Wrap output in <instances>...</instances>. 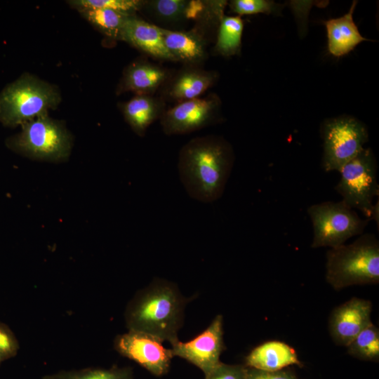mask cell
<instances>
[{"label": "cell", "mask_w": 379, "mask_h": 379, "mask_svg": "<svg viewBox=\"0 0 379 379\" xmlns=\"http://www.w3.org/2000/svg\"><path fill=\"white\" fill-rule=\"evenodd\" d=\"M234 164L230 144L215 135L197 137L182 147L178 170L180 180L193 199L211 203L221 197Z\"/></svg>", "instance_id": "1"}, {"label": "cell", "mask_w": 379, "mask_h": 379, "mask_svg": "<svg viewBox=\"0 0 379 379\" xmlns=\"http://www.w3.org/2000/svg\"><path fill=\"white\" fill-rule=\"evenodd\" d=\"M188 301L173 283L155 279L128 305L125 313L127 328L171 343L178 339Z\"/></svg>", "instance_id": "2"}, {"label": "cell", "mask_w": 379, "mask_h": 379, "mask_svg": "<svg viewBox=\"0 0 379 379\" xmlns=\"http://www.w3.org/2000/svg\"><path fill=\"white\" fill-rule=\"evenodd\" d=\"M326 280L335 290L379 282V241L364 234L326 253Z\"/></svg>", "instance_id": "3"}, {"label": "cell", "mask_w": 379, "mask_h": 379, "mask_svg": "<svg viewBox=\"0 0 379 379\" xmlns=\"http://www.w3.org/2000/svg\"><path fill=\"white\" fill-rule=\"evenodd\" d=\"M57 90L47 83L26 75L6 87L0 95V121L15 127L55 108L60 102Z\"/></svg>", "instance_id": "4"}, {"label": "cell", "mask_w": 379, "mask_h": 379, "mask_svg": "<svg viewBox=\"0 0 379 379\" xmlns=\"http://www.w3.org/2000/svg\"><path fill=\"white\" fill-rule=\"evenodd\" d=\"M338 172L340 179L335 189L343 201L361 211L366 219H374L378 224V201L375 205L373 201L378 196L379 185L376 161L371 149H364Z\"/></svg>", "instance_id": "5"}, {"label": "cell", "mask_w": 379, "mask_h": 379, "mask_svg": "<svg viewBox=\"0 0 379 379\" xmlns=\"http://www.w3.org/2000/svg\"><path fill=\"white\" fill-rule=\"evenodd\" d=\"M11 149L27 157L48 161L65 160L71 149V138L65 128L47 114L22 125L20 133L8 139Z\"/></svg>", "instance_id": "6"}, {"label": "cell", "mask_w": 379, "mask_h": 379, "mask_svg": "<svg viewBox=\"0 0 379 379\" xmlns=\"http://www.w3.org/2000/svg\"><path fill=\"white\" fill-rule=\"evenodd\" d=\"M313 227L312 248H334L350 238L361 234L368 219L361 218L343 200L313 204L307 209Z\"/></svg>", "instance_id": "7"}, {"label": "cell", "mask_w": 379, "mask_h": 379, "mask_svg": "<svg viewBox=\"0 0 379 379\" xmlns=\"http://www.w3.org/2000/svg\"><path fill=\"white\" fill-rule=\"evenodd\" d=\"M322 166L327 171H338L364 148L368 140L366 128L351 118L326 121L324 126Z\"/></svg>", "instance_id": "8"}, {"label": "cell", "mask_w": 379, "mask_h": 379, "mask_svg": "<svg viewBox=\"0 0 379 379\" xmlns=\"http://www.w3.org/2000/svg\"><path fill=\"white\" fill-rule=\"evenodd\" d=\"M220 101L215 94L178 102L160 118L166 135H181L207 127L217 121Z\"/></svg>", "instance_id": "9"}, {"label": "cell", "mask_w": 379, "mask_h": 379, "mask_svg": "<svg viewBox=\"0 0 379 379\" xmlns=\"http://www.w3.org/2000/svg\"><path fill=\"white\" fill-rule=\"evenodd\" d=\"M163 340L145 332L128 331L117 335L114 348L122 356L134 361L155 376L166 374L173 357Z\"/></svg>", "instance_id": "10"}, {"label": "cell", "mask_w": 379, "mask_h": 379, "mask_svg": "<svg viewBox=\"0 0 379 379\" xmlns=\"http://www.w3.org/2000/svg\"><path fill=\"white\" fill-rule=\"evenodd\" d=\"M173 357H180L208 375L220 363V357L225 350L222 316L217 315L208 327L191 340L172 342Z\"/></svg>", "instance_id": "11"}, {"label": "cell", "mask_w": 379, "mask_h": 379, "mask_svg": "<svg viewBox=\"0 0 379 379\" xmlns=\"http://www.w3.org/2000/svg\"><path fill=\"white\" fill-rule=\"evenodd\" d=\"M372 303L353 297L335 307L328 321L330 335L338 345L347 346L361 331L371 325Z\"/></svg>", "instance_id": "12"}, {"label": "cell", "mask_w": 379, "mask_h": 379, "mask_svg": "<svg viewBox=\"0 0 379 379\" xmlns=\"http://www.w3.org/2000/svg\"><path fill=\"white\" fill-rule=\"evenodd\" d=\"M119 40L155 59L175 61L165 46L161 27L139 18L136 15H129L126 19Z\"/></svg>", "instance_id": "13"}, {"label": "cell", "mask_w": 379, "mask_h": 379, "mask_svg": "<svg viewBox=\"0 0 379 379\" xmlns=\"http://www.w3.org/2000/svg\"><path fill=\"white\" fill-rule=\"evenodd\" d=\"M161 28L165 46L175 61L199 67L207 59V41L197 28L188 31Z\"/></svg>", "instance_id": "14"}, {"label": "cell", "mask_w": 379, "mask_h": 379, "mask_svg": "<svg viewBox=\"0 0 379 379\" xmlns=\"http://www.w3.org/2000/svg\"><path fill=\"white\" fill-rule=\"evenodd\" d=\"M217 78L215 72L205 70L198 66H185L165 83L164 95L178 102L195 99L213 86Z\"/></svg>", "instance_id": "15"}, {"label": "cell", "mask_w": 379, "mask_h": 379, "mask_svg": "<svg viewBox=\"0 0 379 379\" xmlns=\"http://www.w3.org/2000/svg\"><path fill=\"white\" fill-rule=\"evenodd\" d=\"M293 365L302 366L295 350L278 340L262 343L253 349L245 359V366L267 372L281 371Z\"/></svg>", "instance_id": "16"}, {"label": "cell", "mask_w": 379, "mask_h": 379, "mask_svg": "<svg viewBox=\"0 0 379 379\" xmlns=\"http://www.w3.org/2000/svg\"><path fill=\"white\" fill-rule=\"evenodd\" d=\"M207 7V1L149 0L144 1L141 10L162 24H180L188 20L198 21Z\"/></svg>", "instance_id": "17"}, {"label": "cell", "mask_w": 379, "mask_h": 379, "mask_svg": "<svg viewBox=\"0 0 379 379\" xmlns=\"http://www.w3.org/2000/svg\"><path fill=\"white\" fill-rule=\"evenodd\" d=\"M169 77L168 72L164 67L138 60L126 68L119 90L120 92L132 91L136 95H152Z\"/></svg>", "instance_id": "18"}, {"label": "cell", "mask_w": 379, "mask_h": 379, "mask_svg": "<svg viewBox=\"0 0 379 379\" xmlns=\"http://www.w3.org/2000/svg\"><path fill=\"white\" fill-rule=\"evenodd\" d=\"M357 1H354L348 13L338 18L324 22L328 36V49L335 57L348 54L358 44L368 41L359 32L352 18Z\"/></svg>", "instance_id": "19"}, {"label": "cell", "mask_w": 379, "mask_h": 379, "mask_svg": "<svg viewBox=\"0 0 379 379\" xmlns=\"http://www.w3.org/2000/svg\"><path fill=\"white\" fill-rule=\"evenodd\" d=\"M165 110L164 99L152 95H136L123 107L126 122L140 136L145 135L149 126L160 119Z\"/></svg>", "instance_id": "20"}, {"label": "cell", "mask_w": 379, "mask_h": 379, "mask_svg": "<svg viewBox=\"0 0 379 379\" xmlns=\"http://www.w3.org/2000/svg\"><path fill=\"white\" fill-rule=\"evenodd\" d=\"M244 22L240 16L224 15L219 22L214 53L225 57L241 51Z\"/></svg>", "instance_id": "21"}, {"label": "cell", "mask_w": 379, "mask_h": 379, "mask_svg": "<svg viewBox=\"0 0 379 379\" xmlns=\"http://www.w3.org/2000/svg\"><path fill=\"white\" fill-rule=\"evenodd\" d=\"M83 15L108 37L119 39L124 23L129 15L100 8H79Z\"/></svg>", "instance_id": "22"}, {"label": "cell", "mask_w": 379, "mask_h": 379, "mask_svg": "<svg viewBox=\"0 0 379 379\" xmlns=\"http://www.w3.org/2000/svg\"><path fill=\"white\" fill-rule=\"evenodd\" d=\"M347 353L363 361H378L379 329L373 323L361 331L347 346Z\"/></svg>", "instance_id": "23"}, {"label": "cell", "mask_w": 379, "mask_h": 379, "mask_svg": "<svg viewBox=\"0 0 379 379\" xmlns=\"http://www.w3.org/2000/svg\"><path fill=\"white\" fill-rule=\"evenodd\" d=\"M42 379H134L130 367L110 368H86L79 370L60 371L46 375Z\"/></svg>", "instance_id": "24"}, {"label": "cell", "mask_w": 379, "mask_h": 379, "mask_svg": "<svg viewBox=\"0 0 379 379\" xmlns=\"http://www.w3.org/2000/svg\"><path fill=\"white\" fill-rule=\"evenodd\" d=\"M142 0H77L71 1L77 8H100L110 9L126 15H135L141 11Z\"/></svg>", "instance_id": "25"}, {"label": "cell", "mask_w": 379, "mask_h": 379, "mask_svg": "<svg viewBox=\"0 0 379 379\" xmlns=\"http://www.w3.org/2000/svg\"><path fill=\"white\" fill-rule=\"evenodd\" d=\"M231 11L238 16L258 13H271L276 11V4L269 0H232Z\"/></svg>", "instance_id": "26"}, {"label": "cell", "mask_w": 379, "mask_h": 379, "mask_svg": "<svg viewBox=\"0 0 379 379\" xmlns=\"http://www.w3.org/2000/svg\"><path fill=\"white\" fill-rule=\"evenodd\" d=\"M19 349L18 341L9 327L0 322V361L16 355Z\"/></svg>", "instance_id": "27"}, {"label": "cell", "mask_w": 379, "mask_h": 379, "mask_svg": "<svg viewBox=\"0 0 379 379\" xmlns=\"http://www.w3.org/2000/svg\"><path fill=\"white\" fill-rule=\"evenodd\" d=\"M205 379H246V366L221 362Z\"/></svg>", "instance_id": "28"}, {"label": "cell", "mask_w": 379, "mask_h": 379, "mask_svg": "<svg viewBox=\"0 0 379 379\" xmlns=\"http://www.w3.org/2000/svg\"><path fill=\"white\" fill-rule=\"evenodd\" d=\"M246 379H298L291 371L267 372L246 367Z\"/></svg>", "instance_id": "29"}, {"label": "cell", "mask_w": 379, "mask_h": 379, "mask_svg": "<svg viewBox=\"0 0 379 379\" xmlns=\"http://www.w3.org/2000/svg\"><path fill=\"white\" fill-rule=\"evenodd\" d=\"M1 362L0 361V364H1Z\"/></svg>", "instance_id": "30"}]
</instances>
